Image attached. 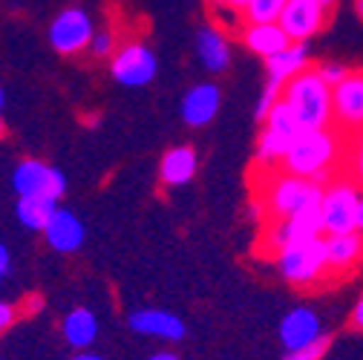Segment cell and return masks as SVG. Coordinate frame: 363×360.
<instances>
[{
    "mask_svg": "<svg viewBox=\"0 0 363 360\" xmlns=\"http://www.w3.org/2000/svg\"><path fill=\"white\" fill-rule=\"evenodd\" d=\"M147 360H182V357H179L176 351H167V349H164V351H156V354H150Z\"/></svg>",
    "mask_w": 363,
    "mask_h": 360,
    "instance_id": "33",
    "label": "cell"
},
{
    "mask_svg": "<svg viewBox=\"0 0 363 360\" xmlns=\"http://www.w3.org/2000/svg\"><path fill=\"white\" fill-rule=\"evenodd\" d=\"M72 360H104V357H101V354H96V351H86V349H84V351H81V354H75Z\"/></svg>",
    "mask_w": 363,
    "mask_h": 360,
    "instance_id": "34",
    "label": "cell"
},
{
    "mask_svg": "<svg viewBox=\"0 0 363 360\" xmlns=\"http://www.w3.org/2000/svg\"><path fill=\"white\" fill-rule=\"evenodd\" d=\"M4 104H6V96H4V86H0V110H4Z\"/></svg>",
    "mask_w": 363,
    "mask_h": 360,
    "instance_id": "37",
    "label": "cell"
},
{
    "mask_svg": "<svg viewBox=\"0 0 363 360\" xmlns=\"http://www.w3.org/2000/svg\"><path fill=\"white\" fill-rule=\"evenodd\" d=\"M363 188L349 179L329 182L320 196V213H323V228L326 234H349L357 231V210H360Z\"/></svg>",
    "mask_w": 363,
    "mask_h": 360,
    "instance_id": "6",
    "label": "cell"
},
{
    "mask_svg": "<svg viewBox=\"0 0 363 360\" xmlns=\"http://www.w3.org/2000/svg\"><path fill=\"white\" fill-rule=\"evenodd\" d=\"M280 99H283V86H280V84H271V81H265L262 93H259V101H257V110H254L257 121H265V116L271 113V107H274Z\"/></svg>",
    "mask_w": 363,
    "mask_h": 360,
    "instance_id": "24",
    "label": "cell"
},
{
    "mask_svg": "<svg viewBox=\"0 0 363 360\" xmlns=\"http://www.w3.org/2000/svg\"><path fill=\"white\" fill-rule=\"evenodd\" d=\"M280 274L294 286H311L317 280L329 277V248L326 240H306L291 248H286L280 257H274Z\"/></svg>",
    "mask_w": 363,
    "mask_h": 360,
    "instance_id": "4",
    "label": "cell"
},
{
    "mask_svg": "<svg viewBox=\"0 0 363 360\" xmlns=\"http://www.w3.org/2000/svg\"><path fill=\"white\" fill-rule=\"evenodd\" d=\"M116 35L110 29H101L93 35V40H89V52H93L96 58H113L116 55Z\"/></svg>",
    "mask_w": 363,
    "mask_h": 360,
    "instance_id": "26",
    "label": "cell"
},
{
    "mask_svg": "<svg viewBox=\"0 0 363 360\" xmlns=\"http://www.w3.org/2000/svg\"><path fill=\"white\" fill-rule=\"evenodd\" d=\"M196 55L202 61V67L216 75V72H225L231 64V47L225 35L216 29V26H202L199 35H196Z\"/></svg>",
    "mask_w": 363,
    "mask_h": 360,
    "instance_id": "20",
    "label": "cell"
},
{
    "mask_svg": "<svg viewBox=\"0 0 363 360\" xmlns=\"http://www.w3.org/2000/svg\"><path fill=\"white\" fill-rule=\"evenodd\" d=\"M15 320H18V305L0 300V334L9 332V329L15 326Z\"/></svg>",
    "mask_w": 363,
    "mask_h": 360,
    "instance_id": "28",
    "label": "cell"
},
{
    "mask_svg": "<svg viewBox=\"0 0 363 360\" xmlns=\"http://www.w3.org/2000/svg\"><path fill=\"white\" fill-rule=\"evenodd\" d=\"M335 124L343 136L363 133V69L349 72L335 86Z\"/></svg>",
    "mask_w": 363,
    "mask_h": 360,
    "instance_id": "10",
    "label": "cell"
},
{
    "mask_svg": "<svg viewBox=\"0 0 363 360\" xmlns=\"http://www.w3.org/2000/svg\"><path fill=\"white\" fill-rule=\"evenodd\" d=\"M326 185H317L306 176H294V173H277L268 182V188L262 191V205L265 213L271 219H289L311 205H320Z\"/></svg>",
    "mask_w": 363,
    "mask_h": 360,
    "instance_id": "3",
    "label": "cell"
},
{
    "mask_svg": "<svg viewBox=\"0 0 363 360\" xmlns=\"http://www.w3.org/2000/svg\"><path fill=\"white\" fill-rule=\"evenodd\" d=\"M354 6H357V15L363 18V0H354Z\"/></svg>",
    "mask_w": 363,
    "mask_h": 360,
    "instance_id": "36",
    "label": "cell"
},
{
    "mask_svg": "<svg viewBox=\"0 0 363 360\" xmlns=\"http://www.w3.org/2000/svg\"><path fill=\"white\" fill-rule=\"evenodd\" d=\"M0 136H6V127H4V121H0Z\"/></svg>",
    "mask_w": 363,
    "mask_h": 360,
    "instance_id": "38",
    "label": "cell"
},
{
    "mask_svg": "<svg viewBox=\"0 0 363 360\" xmlns=\"http://www.w3.org/2000/svg\"><path fill=\"white\" fill-rule=\"evenodd\" d=\"M289 0H248V6L242 12L245 23H268V21H280L283 9Z\"/></svg>",
    "mask_w": 363,
    "mask_h": 360,
    "instance_id": "23",
    "label": "cell"
},
{
    "mask_svg": "<svg viewBox=\"0 0 363 360\" xmlns=\"http://www.w3.org/2000/svg\"><path fill=\"white\" fill-rule=\"evenodd\" d=\"M93 35H96V26L89 21V15L78 6H69L50 23V47L58 55H78L89 50Z\"/></svg>",
    "mask_w": 363,
    "mask_h": 360,
    "instance_id": "7",
    "label": "cell"
},
{
    "mask_svg": "<svg viewBox=\"0 0 363 360\" xmlns=\"http://www.w3.org/2000/svg\"><path fill=\"white\" fill-rule=\"evenodd\" d=\"M326 4L323 0H289L283 15H280V26L289 32L291 40H308L326 23Z\"/></svg>",
    "mask_w": 363,
    "mask_h": 360,
    "instance_id": "11",
    "label": "cell"
},
{
    "mask_svg": "<svg viewBox=\"0 0 363 360\" xmlns=\"http://www.w3.org/2000/svg\"><path fill=\"white\" fill-rule=\"evenodd\" d=\"M283 101L294 110L303 130H326L335 124V86H329L317 67L303 69L283 86Z\"/></svg>",
    "mask_w": 363,
    "mask_h": 360,
    "instance_id": "2",
    "label": "cell"
},
{
    "mask_svg": "<svg viewBox=\"0 0 363 360\" xmlns=\"http://www.w3.org/2000/svg\"><path fill=\"white\" fill-rule=\"evenodd\" d=\"M357 231L363 234V199H360V210H357Z\"/></svg>",
    "mask_w": 363,
    "mask_h": 360,
    "instance_id": "35",
    "label": "cell"
},
{
    "mask_svg": "<svg viewBox=\"0 0 363 360\" xmlns=\"http://www.w3.org/2000/svg\"><path fill=\"white\" fill-rule=\"evenodd\" d=\"M323 337V326H320V317L311 311V308H291L283 323H280V343L286 346V351H294V349H303L314 340Z\"/></svg>",
    "mask_w": 363,
    "mask_h": 360,
    "instance_id": "13",
    "label": "cell"
},
{
    "mask_svg": "<svg viewBox=\"0 0 363 360\" xmlns=\"http://www.w3.org/2000/svg\"><path fill=\"white\" fill-rule=\"evenodd\" d=\"M326 248H329V277H343L363 259V234L360 231L326 234Z\"/></svg>",
    "mask_w": 363,
    "mask_h": 360,
    "instance_id": "16",
    "label": "cell"
},
{
    "mask_svg": "<svg viewBox=\"0 0 363 360\" xmlns=\"http://www.w3.org/2000/svg\"><path fill=\"white\" fill-rule=\"evenodd\" d=\"M352 326H354L357 332H363V297L357 300V305H354V311H352Z\"/></svg>",
    "mask_w": 363,
    "mask_h": 360,
    "instance_id": "31",
    "label": "cell"
},
{
    "mask_svg": "<svg viewBox=\"0 0 363 360\" xmlns=\"http://www.w3.org/2000/svg\"><path fill=\"white\" fill-rule=\"evenodd\" d=\"M12 188H15L18 196L40 193V196L61 199L67 193V179H64L61 170H55L47 162H40V159H23L12 170Z\"/></svg>",
    "mask_w": 363,
    "mask_h": 360,
    "instance_id": "9",
    "label": "cell"
},
{
    "mask_svg": "<svg viewBox=\"0 0 363 360\" xmlns=\"http://www.w3.org/2000/svg\"><path fill=\"white\" fill-rule=\"evenodd\" d=\"M196 167H199V156L191 145H176L170 147L162 162H159V179L162 185L167 188H176V185H188L191 179L196 176Z\"/></svg>",
    "mask_w": 363,
    "mask_h": 360,
    "instance_id": "18",
    "label": "cell"
},
{
    "mask_svg": "<svg viewBox=\"0 0 363 360\" xmlns=\"http://www.w3.org/2000/svg\"><path fill=\"white\" fill-rule=\"evenodd\" d=\"M354 176L363 182V133H360V139H357V147H354Z\"/></svg>",
    "mask_w": 363,
    "mask_h": 360,
    "instance_id": "30",
    "label": "cell"
},
{
    "mask_svg": "<svg viewBox=\"0 0 363 360\" xmlns=\"http://www.w3.org/2000/svg\"><path fill=\"white\" fill-rule=\"evenodd\" d=\"M61 332H64V340H67L72 349L84 351V349L93 346L96 337H99V320H96L93 311L81 305V308H72L67 317H64Z\"/></svg>",
    "mask_w": 363,
    "mask_h": 360,
    "instance_id": "21",
    "label": "cell"
},
{
    "mask_svg": "<svg viewBox=\"0 0 363 360\" xmlns=\"http://www.w3.org/2000/svg\"><path fill=\"white\" fill-rule=\"evenodd\" d=\"M340 136L343 133L335 127L326 130H303L300 136L291 142L283 170L294 176H306L317 185H329L332 182V167L340 153Z\"/></svg>",
    "mask_w": 363,
    "mask_h": 360,
    "instance_id": "1",
    "label": "cell"
},
{
    "mask_svg": "<svg viewBox=\"0 0 363 360\" xmlns=\"http://www.w3.org/2000/svg\"><path fill=\"white\" fill-rule=\"evenodd\" d=\"M317 72H320V78H323L329 86H337V84L349 75V69H346L343 64H320V67H317Z\"/></svg>",
    "mask_w": 363,
    "mask_h": 360,
    "instance_id": "27",
    "label": "cell"
},
{
    "mask_svg": "<svg viewBox=\"0 0 363 360\" xmlns=\"http://www.w3.org/2000/svg\"><path fill=\"white\" fill-rule=\"evenodd\" d=\"M40 234H43V240H47V245L58 254H72L84 245V225L67 208H58L55 216L50 219V225Z\"/></svg>",
    "mask_w": 363,
    "mask_h": 360,
    "instance_id": "15",
    "label": "cell"
},
{
    "mask_svg": "<svg viewBox=\"0 0 363 360\" xmlns=\"http://www.w3.org/2000/svg\"><path fill=\"white\" fill-rule=\"evenodd\" d=\"M4 277H6V274H0V280H4Z\"/></svg>",
    "mask_w": 363,
    "mask_h": 360,
    "instance_id": "40",
    "label": "cell"
},
{
    "mask_svg": "<svg viewBox=\"0 0 363 360\" xmlns=\"http://www.w3.org/2000/svg\"><path fill=\"white\" fill-rule=\"evenodd\" d=\"M130 332L135 334H145V337H156V340H167L176 343L185 337V323H182L176 314L164 311V308H142V311H133L127 317Z\"/></svg>",
    "mask_w": 363,
    "mask_h": 360,
    "instance_id": "12",
    "label": "cell"
},
{
    "mask_svg": "<svg viewBox=\"0 0 363 360\" xmlns=\"http://www.w3.org/2000/svg\"><path fill=\"white\" fill-rule=\"evenodd\" d=\"M329 337L323 334L320 340H314V343H308V346H303V349H294V351H286V357L283 360H320L326 351H329Z\"/></svg>",
    "mask_w": 363,
    "mask_h": 360,
    "instance_id": "25",
    "label": "cell"
},
{
    "mask_svg": "<svg viewBox=\"0 0 363 360\" xmlns=\"http://www.w3.org/2000/svg\"><path fill=\"white\" fill-rule=\"evenodd\" d=\"M303 69H308V40H291V47H286L283 52L265 58L268 81L280 84V86H286Z\"/></svg>",
    "mask_w": 363,
    "mask_h": 360,
    "instance_id": "19",
    "label": "cell"
},
{
    "mask_svg": "<svg viewBox=\"0 0 363 360\" xmlns=\"http://www.w3.org/2000/svg\"><path fill=\"white\" fill-rule=\"evenodd\" d=\"M219 86L216 84H196L182 99V121L188 127H205L219 113Z\"/></svg>",
    "mask_w": 363,
    "mask_h": 360,
    "instance_id": "14",
    "label": "cell"
},
{
    "mask_svg": "<svg viewBox=\"0 0 363 360\" xmlns=\"http://www.w3.org/2000/svg\"><path fill=\"white\" fill-rule=\"evenodd\" d=\"M323 4H326V6H332V4H335V0H323Z\"/></svg>",
    "mask_w": 363,
    "mask_h": 360,
    "instance_id": "39",
    "label": "cell"
},
{
    "mask_svg": "<svg viewBox=\"0 0 363 360\" xmlns=\"http://www.w3.org/2000/svg\"><path fill=\"white\" fill-rule=\"evenodd\" d=\"M213 4L219 6V9H228V12H245V6H248V0H213Z\"/></svg>",
    "mask_w": 363,
    "mask_h": 360,
    "instance_id": "29",
    "label": "cell"
},
{
    "mask_svg": "<svg viewBox=\"0 0 363 360\" xmlns=\"http://www.w3.org/2000/svg\"><path fill=\"white\" fill-rule=\"evenodd\" d=\"M58 210V199L52 196H40V193H29V196H18L15 205V216L23 228L29 231H43L50 225V219Z\"/></svg>",
    "mask_w": 363,
    "mask_h": 360,
    "instance_id": "22",
    "label": "cell"
},
{
    "mask_svg": "<svg viewBox=\"0 0 363 360\" xmlns=\"http://www.w3.org/2000/svg\"><path fill=\"white\" fill-rule=\"evenodd\" d=\"M110 75L121 86H145L156 78V55L147 43L142 40H130L124 47L116 50L110 61Z\"/></svg>",
    "mask_w": 363,
    "mask_h": 360,
    "instance_id": "8",
    "label": "cell"
},
{
    "mask_svg": "<svg viewBox=\"0 0 363 360\" xmlns=\"http://www.w3.org/2000/svg\"><path fill=\"white\" fill-rule=\"evenodd\" d=\"M9 271V248L0 242V274H6Z\"/></svg>",
    "mask_w": 363,
    "mask_h": 360,
    "instance_id": "32",
    "label": "cell"
},
{
    "mask_svg": "<svg viewBox=\"0 0 363 360\" xmlns=\"http://www.w3.org/2000/svg\"><path fill=\"white\" fill-rule=\"evenodd\" d=\"M323 234H326V228H323L320 205H311V208H306L289 219H271V228L262 237V254L280 257L286 248L306 242V240H317Z\"/></svg>",
    "mask_w": 363,
    "mask_h": 360,
    "instance_id": "5",
    "label": "cell"
},
{
    "mask_svg": "<svg viewBox=\"0 0 363 360\" xmlns=\"http://www.w3.org/2000/svg\"><path fill=\"white\" fill-rule=\"evenodd\" d=\"M242 40L254 55L271 58L283 52L286 47H291L289 32L280 26V21H268V23H245L242 26Z\"/></svg>",
    "mask_w": 363,
    "mask_h": 360,
    "instance_id": "17",
    "label": "cell"
}]
</instances>
